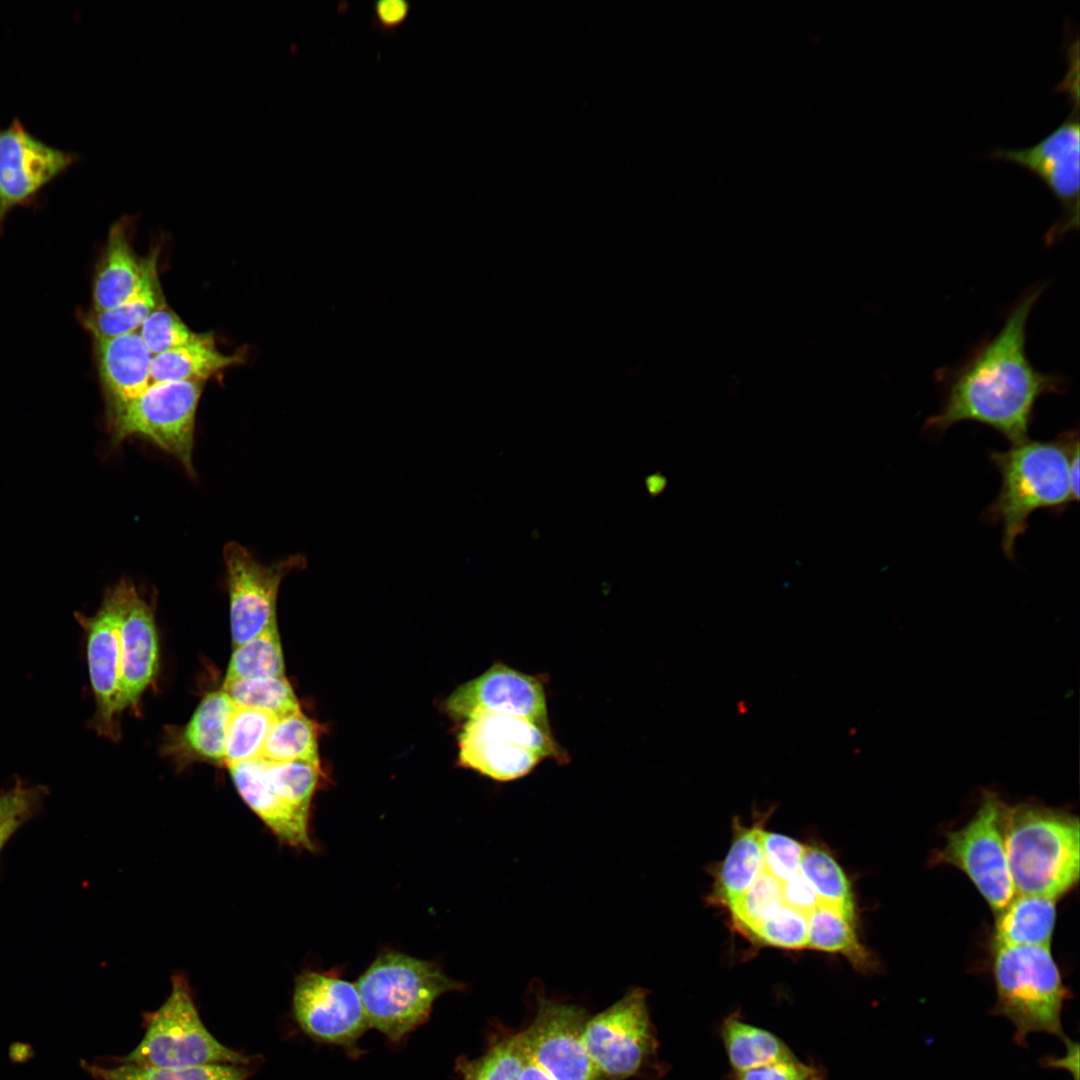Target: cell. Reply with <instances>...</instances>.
Masks as SVG:
<instances>
[{
  "label": "cell",
  "mask_w": 1080,
  "mask_h": 1080,
  "mask_svg": "<svg viewBox=\"0 0 1080 1080\" xmlns=\"http://www.w3.org/2000/svg\"><path fill=\"white\" fill-rule=\"evenodd\" d=\"M1044 289L1039 283L1025 290L996 334L955 365L936 371L942 405L925 421V432L942 434L959 422L973 421L1012 444L1028 438L1037 401L1067 387L1064 377L1038 370L1027 353L1028 319Z\"/></svg>",
  "instance_id": "cell-1"
},
{
  "label": "cell",
  "mask_w": 1080,
  "mask_h": 1080,
  "mask_svg": "<svg viewBox=\"0 0 1080 1080\" xmlns=\"http://www.w3.org/2000/svg\"><path fill=\"white\" fill-rule=\"evenodd\" d=\"M1079 445L1078 430H1066L1048 441L1025 439L1005 451L992 450L990 460L1001 477L999 492L986 508L984 520L1002 528L1001 547L1013 560L1019 537L1038 509L1062 512L1078 501L1073 495L1069 462Z\"/></svg>",
  "instance_id": "cell-2"
},
{
  "label": "cell",
  "mask_w": 1080,
  "mask_h": 1080,
  "mask_svg": "<svg viewBox=\"0 0 1080 1080\" xmlns=\"http://www.w3.org/2000/svg\"><path fill=\"white\" fill-rule=\"evenodd\" d=\"M1000 825L1015 894L1057 899L1079 879L1076 816L1034 805H1002Z\"/></svg>",
  "instance_id": "cell-3"
},
{
  "label": "cell",
  "mask_w": 1080,
  "mask_h": 1080,
  "mask_svg": "<svg viewBox=\"0 0 1080 1080\" xmlns=\"http://www.w3.org/2000/svg\"><path fill=\"white\" fill-rule=\"evenodd\" d=\"M1067 72L1055 87L1065 93L1070 111L1065 120L1041 141L1022 149L995 148L987 158L1014 163L1039 178L1058 200L1061 216L1047 231L1045 243L1052 246L1079 229L1080 120H1079V39L1065 37Z\"/></svg>",
  "instance_id": "cell-4"
},
{
  "label": "cell",
  "mask_w": 1080,
  "mask_h": 1080,
  "mask_svg": "<svg viewBox=\"0 0 1080 1080\" xmlns=\"http://www.w3.org/2000/svg\"><path fill=\"white\" fill-rule=\"evenodd\" d=\"M355 984L369 1027L394 1042L422 1025L441 995L462 988L434 963L398 952L380 954Z\"/></svg>",
  "instance_id": "cell-5"
},
{
  "label": "cell",
  "mask_w": 1080,
  "mask_h": 1080,
  "mask_svg": "<svg viewBox=\"0 0 1080 1080\" xmlns=\"http://www.w3.org/2000/svg\"><path fill=\"white\" fill-rule=\"evenodd\" d=\"M143 1027L139 1044L110 1061L155 1068L257 1064L258 1057L223 1045L205 1027L184 975H173L168 997L157 1010L143 1015Z\"/></svg>",
  "instance_id": "cell-6"
},
{
  "label": "cell",
  "mask_w": 1080,
  "mask_h": 1080,
  "mask_svg": "<svg viewBox=\"0 0 1080 1080\" xmlns=\"http://www.w3.org/2000/svg\"><path fill=\"white\" fill-rule=\"evenodd\" d=\"M996 1012L1016 1029L1017 1040L1029 1033H1061L1066 991L1050 946H1006L994 949Z\"/></svg>",
  "instance_id": "cell-7"
},
{
  "label": "cell",
  "mask_w": 1080,
  "mask_h": 1080,
  "mask_svg": "<svg viewBox=\"0 0 1080 1080\" xmlns=\"http://www.w3.org/2000/svg\"><path fill=\"white\" fill-rule=\"evenodd\" d=\"M464 720L458 736L459 762L494 780L522 778L546 759L568 760L551 729L525 718L475 711Z\"/></svg>",
  "instance_id": "cell-8"
},
{
  "label": "cell",
  "mask_w": 1080,
  "mask_h": 1080,
  "mask_svg": "<svg viewBox=\"0 0 1080 1080\" xmlns=\"http://www.w3.org/2000/svg\"><path fill=\"white\" fill-rule=\"evenodd\" d=\"M203 386L198 381L152 384L138 397L107 410L113 441L144 437L176 457L194 475V427Z\"/></svg>",
  "instance_id": "cell-9"
},
{
  "label": "cell",
  "mask_w": 1080,
  "mask_h": 1080,
  "mask_svg": "<svg viewBox=\"0 0 1080 1080\" xmlns=\"http://www.w3.org/2000/svg\"><path fill=\"white\" fill-rule=\"evenodd\" d=\"M583 1041L601 1078L621 1080L636 1074L657 1049L647 991L631 988L611 1006L588 1018Z\"/></svg>",
  "instance_id": "cell-10"
},
{
  "label": "cell",
  "mask_w": 1080,
  "mask_h": 1080,
  "mask_svg": "<svg viewBox=\"0 0 1080 1080\" xmlns=\"http://www.w3.org/2000/svg\"><path fill=\"white\" fill-rule=\"evenodd\" d=\"M1003 803L993 794L983 799L974 817L947 835L940 862L961 869L998 914L1014 897L1000 825Z\"/></svg>",
  "instance_id": "cell-11"
},
{
  "label": "cell",
  "mask_w": 1080,
  "mask_h": 1080,
  "mask_svg": "<svg viewBox=\"0 0 1080 1080\" xmlns=\"http://www.w3.org/2000/svg\"><path fill=\"white\" fill-rule=\"evenodd\" d=\"M223 556L235 648L277 623L276 601L280 584L290 572L303 569L306 559L301 554H294L271 565H263L236 542L225 545Z\"/></svg>",
  "instance_id": "cell-12"
},
{
  "label": "cell",
  "mask_w": 1080,
  "mask_h": 1080,
  "mask_svg": "<svg viewBox=\"0 0 1080 1080\" xmlns=\"http://www.w3.org/2000/svg\"><path fill=\"white\" fill-rule=\"evenodd\" d=\"M295 1020L310 1037L350 1046L369 1024L355 983L336 973L305 970L295 980Z\"/></svg>",
  "instance_id": "cell-13"
},
{
  "label": "cell",
  "mask_w": 1080,
  "mask_h": 1080,
  "mask_svg": "<svg viewBox=\"0 0 1080 1080\" xmlns=\"http://www.w3.org/2000/svg\"><path fill=\"white\" fill-rule=\"evenodd\" d=\"M583 1008L542 1000L520 1038L529 1060L555 1080H601L583 1041Z\"/></svg>",
  "instance_id": "cell-14"
},
{
  "label": "cell",
  "mask_w": 1080,
  "mask_h": 1080,
  "mask_svg": "<svg viewBox=\"0 0 1080 1080\" xmlns=\"http://www.w3.org/2000/svg\"><path fill=\"white\" fill-rule=\"evenodd\" d=\"M454 718L464 720L475 711L525 718L551 729L544 681L502 662L460 685L446 701Z\"/></svg>",
  "instance_id": "cell-15"
},
{
  "label": "cell",
  "mask_w": 1080,
  "mask_h": 1080,
  "mask_svg": "<svg viewBox=\"0 0 1080 1080\" xmlns=\"http://www.w3.org/2000/svg\"><path fill=\"white\" fill-rule=\"evenodd\" d=\"M128 582L122 580L108 591L97 613L85 622L88 668L96 701L94 724L99 733L111 737L119 713L120 626Z\"/></svg>",
  "instance_id": "cell-16"
},
{
  "label": "cell",
  "mask_w": 1080,
  "mask_h": 1080,
  "mask_svg": "<svg viewBox=\"0 0 1080 1080\" xmlns=\"http://www.w3.org/2000/svg\"><path fill=\"white\" fill-rule=\"evenodd\" d=\"M78 159L29 133L19 119L0 128V193L6 212L32 200Z\"/></svg>",
  "instance_id": "cell-17"
},
{
  "label": "cell",
  "mask_w": 1080,
  "mask_h": 1080,
  "mask_svg": "<svg viewBox=\"0 0 1080 1080\" xmlns=\"http://www.w3.org/2000/svg\"><path fill=\"white\" fill-rule=\"evenodd\" d=\"M121 671L118 712L134 705L152 682L159 645L152 608L128 582L120 626Z\"/></svg>",
  "instance_id": "cell-18"
},
{
  "label": "cell",
  "mask_w": 1080,
  "mask_h": 1080,
  "mask_svg": "<svg viewBox=\"0 0 1080 1080\" xmlns=\"http://www.w3.org/2000/svg\"><path fill=\"white\" fill-rule=\"evenodd\" d=\"M94 355L107 410L138 397L152 385L153 356L138 332L94 339Z\"/></svg>",
  "instance_id": "cell-19"
},
{
  "label": "cell",
  "mask_w": 1080,
  "mask_h": 1080,
  "mask_svg": "<svg viewBox=\"0 0 1080 1080\" xmlns=\"http://www.w3.org/2000/svg\"><path fill=\"white\" fill-rule=\"evenodd\" d=\"M132 225L133 217L123 216L109 229L93 277L92 310H107L123 303L143 278L146 257H139L132 246Z\"/></svg>",
  "instance_id": "cell-20"
},
{
  "label": "cell",
  "mask_w": 1080,
  "mask_h": 1080,
  "mask_svg": "<svg viewBox=\"0 0 1080 1080\" xmlns=\"http://www.w3.org/2000/svg\"><path fill=\"white\" fill-rule=\"evenodd\" d=\"M228 769L241 798L281 842L296 848H314L309 836V817L272 791L265 779L263 759L235 764Z\"/></svg>",
  "instance_id": "cell-21"
},
{
  "label": "cell",
  "mask_w": 1080,
  "mask_h": 1080,
  "mask_svg": "<svg viewBox=\"0 0 1080 1080\" xmlns=\"http://www.w3.org/2000/svg\"><path fill=\"white\" fill-rule=\"evenodd\" d=\"M762 824V819L748 827L734 824L729 851L714 873L712 903L729 908L764 871Z\"/></svg>",
  "instance_id": "cell-22"
},
{
  "label": "cell",
  "mask_w": 1080,
  "mask_h": 1080,
  "mask_svg": "<svg viewBox=\"0 0 1080 1080\" xmlns=\"http://www.w3.org/2000/svg\"><path fill=\"white\" fill-rule=\"evenodd\" d=\"M158 252L146 257L143 278L135 292L113 308L83 313L81 323L94 339L111 338L138 332L148 316L165 303L158 277Z\"/></svg>",
  "instance_id": "cell-23"
},
{
  "label": "cell",
  "mask_w": 1080,
  "mask_h": 1080,
  "mask_svg": "<svg viewBox=\"0 0 1080 1080\" xmlns=\"http://www.w3.org/2000/svg\"><path fill=\"white\" fill-rule=\"evenodd\" d=\"M1056 900L1048 896L1015 894L998 913L993 947L1050 946Z\"/></svg>",
  "instance_id": "cell-24"
},
{
  "label": "cell",
  "mask_w": 1080,
  "mask_h": 1080,
  "mask_svg": "<svg viewBox=\"0 0 1080 1080\" xmlns=\"http://www.w3.org/2000/svg\"><path fill=\"white\" fill-rule=\"evenodd\" d=\"M238 354H224L217 349L211 333H200L195 341L180 348L154 355L150 374L152 384L167 382H205L218 372L241 363Z\"/></svg>",
  "instance_id": "cell-25"
},
{
  "label": "cell",
  "mask_w": 1080,
  "mask_h": 1080,
  "mask_svg": "<svg viewBox=\"0 0 1080 1080\" xmlns=\"http://www.w3.org/2000/svg\"><path fill=\"white\" fill-rule=\"evenodd\" d=\"M235 704L223 691L208 693L178 737L186 754L223 764L227 727Z\"/></svg>",
  "instance_id": "cell-26"
},
{
  "label": "cell",
  "mask_w": 1080,
  "mask_h": 1080,
  "mask_svg": "<svg viewBox=\"0 0 1080 1080\" xmlns=\"http://www.w3.org/2000/svg\"><path fill=\"white\" fill-rule=\"evenodd\" d=\"M721 1038L733 1073L795 1057L772 1032L728 1016L720 1027Z\"/></svg>",
  "instance_id": "cell-27"
},
{
  "label": "cell",
  "mask_w": 1080,
  "mask_h": 1080,
  "mask_svg": "<svg viewBox=\"0 0 1080 1080\" xmlns=\"http://www.w3.org/2000/svg\"><path fill=\"white\" fill-rule=\"evenodd\" d=\"M95 1080H248L252 1066L213 1064L185 1068H155L130 1063L81 1062Z\"/></svg>",
  "instance_id": "cell-28"
},
{
  "label": "cell",
  "mask_w": 1080,
  "mask_h": 1080,
  "mask_svg": "<svg viewBox=\"0 0 1080 1080\" xmlns=\"http://www.w3.org/2000/svg\"><path fill=\"white\" fill-rule=\"evenodd\" d=\"M853 922L834 908L818 905L808 915L807 946L841 954L859 970L872 967L870 953L859 941Z\"/></svg>",
  "instance_id": "cell-29"
},
{
  "label": "cell",
  "mask_w": 1080,
  "mask_h": 1080,
  "mask_svg": "<svg viewBox=\"0 0 1080 1080\" xmlns=\"http://www.w3.org/2000/svg\"><path fill=\"white\" fill-rule=\"evenodd\" d=\"M800 873L816 892L819 905L834 908L856 922L850 882L829 851L817 845L805 846Z\"/></svg>",
  "instance_id": "cell-30"
},
{
  "label": "cell",
  "mask_w": 1080,
  "mask_h": 1080,
  "mask_svg": "<svg viewBox=\"0 0 1080 1080\" xmlns=\"http://www.w3.org/2000/svg\"><path fill=\"white\" fill-rule=\"evenodd\" d=\"M260 758L268 762L302 760L320 765L315 723L300 710L276 718Z\"/></svg>",
  "instance_id": "cell-31"
},
{
  "label": "cell",
  "mask_w": 1080,
  "mask_h": 1080,
  "mask_svg": "<svg viewBox=\"0 0 1080 1080\" xmlns=\"http://www.w3.org/2000/svg\"><path fill=\"white\" fill-rule=\"evenodd\" d=\"M284 676V659L277 623L235 647L224 682Z\"/></svg>",
  "instance_id": "cell-32"
},
{
  "label": "cell",
  "mask_w": 1080,
  "mask_h": 1080,
  "mask_svg": "<svg viewBox=\"0 0 1080 1080\" xmlns=\"http://www.w3.org/2000/svg\"><path fill=\"white\" fill-rule=\"evenodd\" d=\"M276 718L260 709L235 705L227 727L223 764L229 767L259 759Z\"/></svg>",
  "instance_id": "cell-33"
},
{
  "label": "cell",
  "mask_w": 1080,
  "mask_h": 1080,
  "mask_svg": "<svg viewBox=\"0 0 1080 1080\" xmlns=\"http://www.w3.org/2000/svg\"><path fill=\"white\" fill-rule=\"evenodd\" d=\"M319 773L320 765L308 761L264 760L265 779L272 791L286 804L308 817Z\"/></svg>",
  "instance_id": "cell-34"
},
{
  "label": "cell",
  "mask_w": 1080,
  "mask_h": 1080,
  "mask_svg": "<svg viewBox=\"0 0 1080 1080\" xmlns=\"http://www.w3.org/2000/svg\"><path fill=\"white\" fill-rule=\"evenodd\" d=\"M222 690L235 705L260 709L277 718L300 710L284 676L224 682Z\"/></svg>",
  "instance_id": "cell-35"
},
{
  "label": "cell",
  "mask_w": 1080,
  "mask_h": 1080,
  "mask_svg": "<svg viewBox=\"0 0 1080 1080\" xmlns=\"http://www.w3.org/2000/svg\"><path fill=\"white\" fill-rule=\"evenodd\" d=\"M527 1060L517 1033L496 1042L476 1059L462 1058L457 1069L462 1080H519Z\"/></svg>",
  "instance_id": "cell-36"
},
{
  "label": "cell",
  "mask_w": 1080,
  "mask_h": 1080,
  "mask_svg": "<svg viewBox=\"0 0 1080 1080\" xmlns=\"http://www.w3.org/2000/svg\"><path fill=\"white\" fill-rule=\"evenodd\" d=\"M782 883L765 870L728 909L735 927L752 936L783 905Z\"/></svg>",
  "instance_id": "cell-37"
},
{
  "label": "cell",
  "mask_w": 1080,
  "mask_h": 1080,
  "mask_svg": "<svg viewBox=\"0 0 1080 1080\" xmlns=\"http://www.w3.org/2000/svg\"><path fill=\"white\" fill-rule=\"evenodd\" d=\"M138 333L152 356L185 346L200 336L166 303L148 316Z\"/></svg>",
  "instance_id": "cell-38"
},
{
  "label": "cell",
  "mask_w": 1080,
  "mask_h": 1080,
  "mask_svg": "<svg viewBox=\"0 0 1080 1080\" xmlns=\"http://www.w3.org/2000/svg\"><path fill=\"white\" fill-rule=\"evenodd\" d=\"M808 916L782 905L752 935L758 942L785 949L807 946Z\"/></svg>",
  "instance_id": "cell-39"
},
{
  "label": "cell",
  "mask_w": 1080,
  "mask_h": 1080,
  "mask_svg": "<svg viewBox=\"0 0 1080 1080\" xmlns=\"http://www.w3.org/2000/svg\"><path fill=\"white\" fill-rule=\"evenodd\" d=\"M764 870L781 883L800 874L805 845L779 833L762 832Z\"/></svg>",
  "instance_id": "cell-40"
},
{
  "label": "cell",
  "mask_w": 1080,
  "mask_h": 1080,
  "mask_svg": "<svg viewBox=\"0 0 1080 1080\" xmlns=\"http://www.w3.org/2000/svg\"><path fill=\"white\" fill-rule=\"evenodd\" d=\"M39 789L21 785L0 795V850L40 800Z\"/></svg>",
  "instance_id": "cell-41"
},
{
  "label": "cell",
  "mask_w": 1080,
  "mask_h": 1080,
  "mask_svg": "<svg viewBox=\"0 0 1080 1080\" xmlns=\"http://www.w3.org/2000/svg\"><path fill=\"white\" fill-rule=\"evenodd\" d=\"M824 1069L796 1057L733 1073L732 1080H825Z\"/></svg>",
  "instance_id": "cell-42"
},
{
  "label": "cell",
  "mask_w": 1080,
  "mask_h": 1080,
  "mask_svg": "<svg viewBox=\"0 0 1080 1080\" xmlns=\"http://www.w3.org/2000/svg\"><path fill=\"white\" fill-rule=\"evenodd\" d=\"M412 4L406 0H378L372 5V25L382 34L398 31L407 21Z\"/></svg>",
  "instance_id": "cell-43"
},
{
  "label": "cell",
  "mask_w": 1080,
  "mask_h": 1080,
  "mask_svg": "<svg viewBox=\"0 0 1080 1080\" xmlns=\"http://www.w3.org/2000/svg\"><path fill=\"white\" fill-rule=\"evenodd\" d=\"M783 905L809 915L820 903L810 883L800 873L781 886Z\"/></svg>",
  "instance_id": "cell-44"
},
{
  "label": "cell",
  "mask_w": 1080,
  "mask_h": 1080,
  "mask_svg": "<svg viewBox=\"0 0 1080 1080\" xmlns=\"http://www.w3.org/2000/svg\"><path fill=\"white\" fill-rule=\"evenodd\" d=\"M1069 477L1073 495L1079 499V445L1076 446L1071 454L1069 462Z\"/></svg>",
  "instance_id": "cell-45"
},
{
  "label": "cell",
  "mask_w": 1080,
  "mask_h": 1080,
  "mask_svg": "<svg viewBox=\"0 0 1080 1080\" xmlns=\"http://www.w3.org/2000/svg\"><path fill=\"white\" fill-rule=\"evenodd\" d=\"M519 1080H555V1079L552 1078L543 1069H541L539 1066H537L535 1063H533L531 1060L528 1059L527 1062L525 1063L523 1069H522Z\"/></svg>",
  "instance_id": "cell-46"
},
{
  "label": "cell",
  "mask_w": 1080,
  "mask_h": 1080,
  "mask_svg": "<svg viewBox=\"0 0 1080 1080\" xmlns=\"http://www.w3.org/2000/svg\"><path fill=\"white\" fill-rule=\"evenodd\" d=\"M6 213L7 212H6V210H5L4 206H3L2 197H1V193H0V229H1V226L3 224V220L5 218Z\"/></svg>",
  "instance_id": "cell-47"
}]
</instances>
